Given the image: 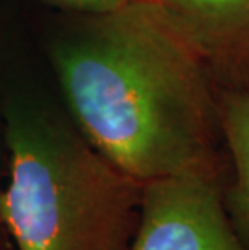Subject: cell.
<instances>
[{
  "mask_svg": "<svg viewBox=\"0 0 249 250\" xmlns=\"http://www.w3.org/2000/svg\"><path fill=\"white\" fill-rule=\"evenodd\" d=\"M8 181L0 220L18 250H130L142 184L81 132L29 102L5 111Z\"/></svg>",
  "mask_w": 249,
  "mask_h": 250,
  "instance_id": "cell-2",
  "label": "cell"
},
{
  "mask_svg": "<svg viewBox=\"0 0 249 250\" xmlns=\"http://www.w3.org/2000/svg\"><path fill=\"white\" fill-rule=\"evenodd\" d=\"M219 89L249 86V0H157Z\"/></svg>",
  "mask_w": 249,
  "mask_h": 250,
  "instance_id": "cell-4",
  "label": "cell"
},
{
  "mask_svg": "<svg viewBox=\"0 0 249 250\" xmlns=\"http://www.w3.org/2000/svg\"><path fill=\"white\" fill-rule=\"evenodd\" d=\"M219 118L230 160L224 204L233 229L249 250V86L219 89Z\"/></svg>",
  "mask_w": 249,
  "mask_h": 250,
  "instance_id": "cell-5",
  "label": "cell"
},
{
  "mask_svg": "<svg viewBox=\"0 0 249 250\" xmlns=\"http://www.w3.org/2000/svg\"><path fill=\"white\" fill-rule=\"evenodd\" d=\"M52 62L78 131L126 176L230 173L219 87L157 0L89 15Z\"/></svg>",
  "mask_w": 249,
  "mask_h": 250,
  "instance_id": "cell-1",
  "label": "cell"
},
{
  "mask_svg": "<svg viewBox=\"0 0 249 250\" xmlns=\"http://www.w3.org/2000/svg\"><path fill=\"white\" fill-rule=\"evenodd\" d=\"M42 2L57 5V7L68 8L84 15H102L123 7L130 0H42Z\"/></svg>",
  "mask_w": 249,
  "mask_h": 250,
  "instance_id": "cell-6",
  "label": "cell"
},
{
  "mask_svg": "<svg viewBox=\"0 0 249 250\" xmlns=\"http://www.w3.org/2000/svg\"><path fill=\"white\" fill-rule=\"evenodd\" d=\"M228 174L186 173L142 184L130 250H248L225 210Z\"/></svg>",
  "mask_w": 249,
  "mask_h": 250,
  "instance_id": "cell-3",
  "label": "cell"
}]
</instances>
